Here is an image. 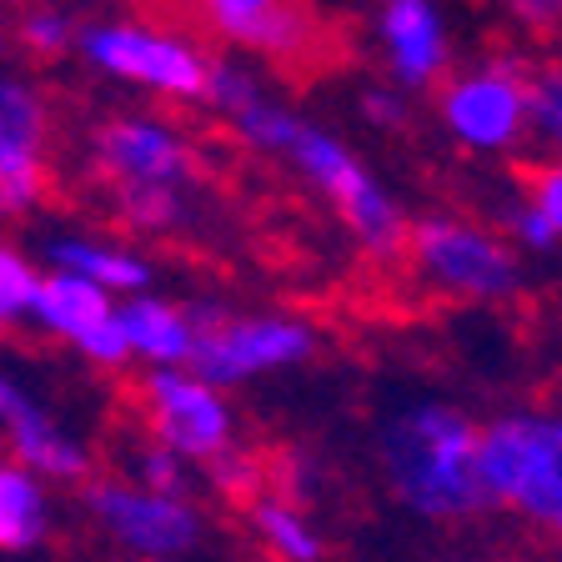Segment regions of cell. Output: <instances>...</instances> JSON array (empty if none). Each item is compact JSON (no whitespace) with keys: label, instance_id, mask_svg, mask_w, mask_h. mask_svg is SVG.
I'll use <instances>...</instances> for the list:
<instances>
[{"label":"cell","instance_id":"cell-1","mask_svg":"<svg viewBox=\"0 0 562 562\" xmlns=\"http://www.w3.org/2000/svg\"><path fill=\"white\" fill-rule=\"evenodd\" d=\"M386 468L417 513L468 517L492 503L482 477V437L457 412L422 407L386 432Z\"/></svg>","mask_w":562,"mask_h":562},{"label":"cell","instance_id":"cell-2","mask_svg":"<svg viewBox=\"0 0 562 562\" xmlns=\"http://www.w3.org/2000/svg\"><path fill=\"white\" fill-rule=\"evenodd\" d=\"M482 477L497 503L562 527V422H497L482 432Z\"/></svg>","mask_w":562,"mask_h":562},{"label":"cell","instance_id":"cell-3","mask_svg":"<svg viewBox=\"0 0 562 562\" xmlns=\"http://www.w3.org/2000/svg\"><path fill=\"white\" fill-rule=\"evenodd\" d=\"M306 351V331L286 322H222V316H201L191 331V362L201 376L232 382L241 372H257L271 362H292Z\"/></svg>","mask_w":562,"mask_h":562},{"label":"cell","instance_id":"cell-4","mask_svg":"<svg viewBox=\"0 0 562 562\" xmlns=\"http://www.w3.org/2000/svg\"><path fill=\"white\" fill-rule=\"evenodd\" d=\"M412 251L427 267V277L447 281L468 296H503L513 292V257L492 236L472 232V226H447L432 222L412 236Z\"/></svg>","mask_w":562,"mask_h":562},{"label":"cell","instance_id":"cell-5","mask_svg":"<svg viewBox=\"0 0 562 562\" xmlns=\"http://www.w3.org/2000/svg\"><path fill=\"white\" fill-rule=\"evenodd\" d=\"M296 151H302V161L312 166L316 181L337 196V206L347 211V222L357 226V232H362L376 251H392V257H397L402 246L412 241V236H402V216L386 206L382 191H376L372 181H367V176L357 171L347 156H341V146H331L327 136L302 131V136H296Z\"/></svg>","mask_w":562,"mask_h":562},{"label":"cell","instance_id":"cell-6","mask_svg":"<svg viewBox=\"0 0 562 562\" xmlns=\"http://www.w3.org/2000/svg\"><path fill=\"white\" fill-rule=\"evenodd\" d=\"M91 507L101 522L116 532L126 548L146 552V558H171L196 542V517L181 503L161 497V492H131V487H95Z\"/></svg>","mask_w":562,"mask_h":562},{"label":"cell","instance_id":"cell-7","mask_svg":"<svg viewBox=\"0 0 562 562\" xmlns=\"http://www.w3.org/2000/svg\"><path fill=\"white\" fill-rule=\"evenodd\" d=\"M140 392H146V422H151V432L166 437L176 452H191V457L226 452V412L206 386L181 382V376H151Z\"/></svg>","mask_w":562,"mask_h":562},{"label":"cell","instance_id":"cell-8","mask_svg":"<svg viewBox=\"0 0 562 562\" xmlns=\"http://www.w3.org/2000/svg\"><path fill=\"white\" fill-rule=\"evenodd\" d=\"M91 50H95V60H105V66L121 70V76L156 81V86H166V91L196 95V91H206V86H216L191 50L171 46V41H156V35L101 31V35H91Z\"/></svg>","mask_w":562,"mask_h":562},{"label":"cell","instance_id":"cell-9","mask_svg":"<svg viewBox=\"0 0 562 562\" xmlns=\"http://www.w3.org/2000/svg\"><path fill=\"white\" fill-rule=\"evenodd\" d=\"M527 111V86L513 76H472L447 91V121L457 136H468L472 146H503L513 131L522 126Z\"/></svg>","mask_w":562,"mask_h":562},{"label":"cell","instance_id":"cell-10","mask_svg":"<svg viewBox=\"0 0 562 562\" xmlns=\"http://www.w3.org/2000/svg\"><path fill=\"white\" fill-rule=\"evenodd\" d=\"M386 41H392L402 76H412V81H427L442 66V31H437V15L422 0H392L386 5Z\"/></svg>","mask_w":562,"mask_h":562},{"label":"cell","instance_id":"cell-11","mask_svg":"<svg viewBox=\"0 0 562 562\" xmlns=\"http://www.w3.org/2000/svg\"><path fill=\"white\" fill-rule=\"evenodd\" d=\"M101 151H105V166H116L131 181H151V187L161 176H176L187 166V156L176 151L156 126H111L101 136Z\"/></svg>","mask_w":562,"mask_h":562},{"label":"cell","instance_id":"cell-12","mask_svg":"<svg viewBox=\"0 0 562 562\" xmlns=\"http://www.w3.org/2000/svg\"><path fill=\"white\" fill-rule=\"evenodd\" d=\"M41 316H46L50 327H60V331H70L76 341H86V337H95V331L111 322V312H105V296L95 292L91 281H81V277H50V281H41Z\"/></svg>","mask_w":562,"mask_h":562},{"label":"cell","instance_id":"cell-13","mask_svg":"<svg viewBox=\"0 0 562 562\" xmlns=\"http://www.w3.org/2000/svg\"><path fill=\"white\" fill-rule=\"evenodd\" d=\"M5 417H11V427H15V452H21L25 468L50 472V477H86V457L76 452V447H70L60 432H50V427L35 417L31 407H21V402H15Z\"/></svg>","mask_w":562,"mask_h":562},{"label":"cell","instance_id":"cell-14","mask_svg":"<svg viewBox=\"0 0 562 562\" xmlns=\"http://www.w3.org/2000/svg\"><path fill=\"white\" fill-rule=\"evenodd\" d=\"M41 527H46V517H41V492H35V482L25 477L21 468H5V462H0V548L5 552L31 548V542L41 538Z\"/></svg>","mask_w":562,"mask_h":562},{"label":"cell","instance_id":"cell-15","mask_svg":"<svg viewBox=\"0 0 562 562\" xmlns=\"http://www.w3.org/2000/svg\"><path fill=\"white\" fill-rule=\"evenodd\" d=\"M126 337H131V347H140L146 357H187L191 362V331H187V322L176 312H166V306H151V302H140V306H131L126 312Z\"/></svg>","mask_w":562,"mask_h":562},{"label":"cell","instance_id":"cell-16","mask_svg":"<svg viewBox=\"0 0 562 562\" xmlns=\"http://www.w3.org/2000/svg\"><path fill=\"white\" fill-rule=\"evenodd\" d=\"M251 522H257V532L267 538V548L277 552L281 562H322L316 532L286 503H257L251 507Z\"/></svg>","mask_w":562,"mask_h":562},{"label":"cell","instance_id":"cell-17","mask_svg":"<svg viewBox=\"0 0 562 562\" xmlns=\"http://www.w3.org/2000/svg\"><path fill=\"white\" fill-rule=\"evenodd\" d=\"M41 105L15 86H0V161H35Z\"/></svg>","mask_w":562,"mask_h":562},{"label":"cell","instance_id":"cell-18","mask_svg":"<svg viewBox=\"0 0 562 562\" xmlns=\"http://www.w3.org/2000/svg\"><path fill=\"white\" fill-rule=\"evenodd\" d=\"M527 111H532L538 126L562 146V66H548L527 81Z\"/></svg>","mask_w":562,"mask_h":562},{"label":"cell","instance_id":"cell-19","mask_svg":"<svg viewBox=\"0 0 562 562\" xmlns=\"http://www.w3.org/2000/svg\"><path fill=\"white\" fill-rule=\"evenodd\" d=\"M60 261L86 277H101V281H116V286H136L140 267L136 261H121V257H105V251H86V246H60Z\"/></svg>","mask_w":562,"mask_h":562},{"label":"cell","instance_id":"cell-20","mask_svg":"<svg viewBox=\"0 0 562 562\" xmlns=\"http://www.w3.org/2000/svg\"><path fill=\"white\" fill-rule=\"evenodd\" d=\"M35 302H41V286L25 271V261H15L11 251H0V316H15Z\"/></svg>","mask_w":562,"mask_h":562},{"label":"cell","instance_id":"cell-21","mask_svg":"<svg viewBox=\"0 0 562 562\" xmlns=\"http://www.w3.org/2000/svg\"><path fill=\"white\" fill-rule=\"evenodd\" d=\"M517 176L527 181L532 206H538L542 216L562 232V166H517Z\"/></svg>","mask_w":562,"mask_h":562},{"label":"cell","instance_id":"cell-22","mask_svg":"<svg viewBox=\"0 0 562 562\" xmlns=\"http://www.w3.org/2000/svg\"><path fill=\"white\" fill-rule=\"evenodd\" d=\"M126 211L136 216L140 226H156V222H166L176 206H171V196H166L161 187H151V181H136V187L126 191Z\"/></svg>","mask_w":562,"mask_h":562},{"label":"cell","instance_id":"cell-23","mask_svg":"<svg viewBox=\"0 0 562 562\" xmlns=\"http://www.w3.org/2000/svg\"><path fill=\"white\" fill-rule=\"evenodd\" d=\"M261 5H271V0H191L187 21L201 25V31H211L216 15H246V11H261Z\"/></svg>","mask_w":562,"mask_h":562},{"label":"cell","instance_id":"cell-24","mask_svg":"<svg viewBox=\"0 0 562 562\" xmlns=\"http://www.w3.org/2000/svg\"><path fill=\"white\" fill-rule=\"evenodd\" d=\"M146 482H151L161 497H166V492H176V462H171V457H166V452L146 457Z\"/></svg>","mask_w":562,"mask_h":562},{"label":"cell","instance_id":"cell-25","mask_svg":"<svg viewBox=\"0 0 562 562\" xmlns=\"http://www.w3.org/2000/svg\"><path fill=\"white\" fill-rule=\"evenodd\" d=\"M517 11L538 25H558L562 21V0H517Z\"/></svg>","mask_w":562,"mask_h":562},{"label":"cell","instance_id":"cell-26","mask_svg":"<svg viewBox=\"0 0 562 562\" xmlns=\"http://www.w3.org/2000/svg\"><path fill=\"white\" fill-rule=\"evenodd\" d=\"M25 41H31V46H41V50H56L60 46V25L56 21H31V25H25Z\"/></svg>","mask_w":562,"mask_h":562},{"label":"cell","instance_id":"cell-27","mask_svg":"<svg viewBox=\"0 0 562 562\" xmlns=\"http://www.w3.org/2000/svg\"><path fill=\"white\" fill-rule=\"evenodd\" d=\"M11 407H15V397L5 392V386H0V412H11Z\"/></svg>","mask_w":562,"mask_h":562}]
</instances>
